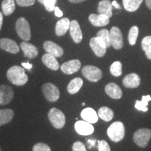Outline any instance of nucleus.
I'll return each instance as SVG.
<instances>
[{"mask_svg": "<svg viewBox=\"0 0 151 151\" xmlns=\"http://www.w3.org/2000/svg\"><path fill=\"white\" fill-rule=\"evenodd\" d=\"M146 6L151 10V0H146Z\"/></svg>", "mask_w": 151, "mask_h": 151, "instance_id": "44", "label": "nucleus"}, {"mask_svg": "<svg viewBox=\"0 0 151 151\" xmlns=\"http://www.w3.org/2000/svg\"><path fill=\"white\" fill-rule=\"evenodd\" d=\"M141 47L148 59L151 60V36H147L143 39Z\"/></svg>", "mask_w": 151, "mask_h": 151, "instance_id": "30", "label": "nucleus"}, {"mask_svg": "<svg viewBox=\"0 0 151 151\" xmlns=\"http://www.w3.org/2000/svg\"><path fill=\"white\" fill-rule=\"evenodd\" d=\"M83 76L91 82H97L102 77L101 69L97 67L92 65H87L82 69Z\"/></svg>", "mask_w": 151, "mask_h": 151, "instance_id": "7", "label": "nucleus"}, {"mask_svg": "<svg viewBox=\"0 0 151 151\" xmlns=\"http://www.w3.org/2000/svg\"><path fill=\"white\" fill-rule=\"evenodd\" d=\"M38 1H39V2H40L41 4H43V1H44V0H38Z\"/></svg>", "mask_w": 151, "mask_h": 151, "instance_id": "46", "label": "nucleus"}, {"mask_svg": "<svg viewBox=\"0 0 151 151\" xmlns=\"http://www.w3.org/2000/svg\"><path fill=\"white\" fill-rule=\"evenodd\" d=\"M105 92L109 97L115 99H120L122 95V90L120 87L114 83H111L106 86Z\"/></svg>", "mask_w": 151, "mask_h": 151, "instance_id": "19", "label": "nucleus"}, {"mask_svg": "<svg viewBox=\"0 0 151 151\" xmlns=\"http://www.w3.org/2000/svg\"><path fill=\"white\" fill-rule=\"evenodd\" d=\"M0 151H1V148H0Z\"/></svg>", "mask_w": 151, "mask_h": 151, "instance_id": "48", "label": "nucleus"}, {"mask_svg": "<svg viewBox=\"0 0 151 151\" xmlns=\"http://www.w3.org/2000/svg\"><path fill=\"white\" fill-rule=\"evenodd\" d=\"M85 105H86V104H85V103H83L82 104V106H85Z\"/></svg>", "mask_w": 151, "mask_h": 151, "instance_id": "47", "label": "nucleus"}, {"mask_svg": "<svg viewBox=\"0 0 151 151\" xmlns=\"http://www.w3.org/2000/svg\"><path fill=\"white\" fill-rule=\"evenodd\" d=\"M143 0H122L124 8L129 12H134L139 8Z\"/></svg>", "mask_w": 151, "mask_h": 151, "instance_id": "26", "label": "nucleus"}, {"mask_svg": "<svg viewBox=\"0 0 151 151\" xmlns=\"http://www.w3.org/2000/svg\"><path fill=\"white\" fill-rule=\"evenodd\" d=\"M70 35L72 38L73 41L76 43L81 42L83 39V34L81 31L80 25L76 20H72L70 22V27H69Z\"/></svg>", "mask_w": 151, "mask_h": 151, "instance_id": "15", "label": "nucleus"}, {"mask_svg": "<svg viewBox=\"0 0 151 151\" xmlns=\"http://www.w3.org/2000/svg\"><path fill=\"white\" fill-rule=\"evenodd\" d=\"M69 1L71 3H80L82 2V1H86V0H69Z\"/></svg>", "mask_w": 151, "mask_h": 151, "instance_id": "45", "label": "nucleus"}, {"mask_svg": "<svg viewBox=\"0 0 151 151\" xmlns=\"http://www.w3.org/2000/svg\"><path fill=\"white\" fill-rule=\"evenodd\" d=\"M90 22L95 27H104L109 23V18L103 14H90L89 16Z\"/></svg>", "mask_w": 151, "mask_h": 151, "instance_id": "17", "label": "nucleus"}, {"mask_svg": "<svg viewBox=\"0 0 151 151\" xmlns=\"http://www.w3.org/2000/svg\"><path fill=\"white\" fill-rule=\"evenodd\" d=\"M98 150L99 151H111L109 143L104 140L98 141Z\"/></svg>", "mask_w": 151, "mask_h": 151, "instance_id": "36", "label": "nucleus"}, {"mask_svg": "<svg viewBox=\"0 0 151 151\" xmlns=\"http://www.w3.org/2000/svg\"><path fill=\"white\" fill-rule=\"evenodd\" d=\"M3 14L5 16H10L12 14L16 9L14 0H3L1 3Z\"/></svg>", "mask_w": 151, "mask_h": 151, "instance_id": "27", "label": "nucleus"}, {"mask_svg": "<svg viewBox=\"0 0 151 151\" xmlns=\"http://www.w3.org/2000/svg\"><path fill=\"white\" fill-rule=\"evenodd\" d=\"M81 67V63L78 60H72L66 62L61 66V70L65 74L70 75L77 72Z\"/></svg>", "mask_w": 151, "mask_h": 151, "instance_id": "13", "label": "nucleus"}, {"mask_svg": "<svg viewBox=\"0 0 151 151\" xmlns=\"http://www.w3.org/2000/svg\"><path fill=\"white\" fill-rule=\"evenodd\" d=\"M122 63L119 61L114 62L110 67V72L114 76L118 77L122 75Z\"/></svg>", "mask_w": 151, "mask_h": 151, "instance_id": "32", "label": "nucleus"}, {"mask_svg": "<svg viewBox=\"0 0 151 151\" xmlns=\"http://www.w3.org/2000/svg\"><path fill=\"white\" fill-rule=\"evenodd\" d=\"M22 66L25 69H28V70H30L32 67V65L29 62H22Z\"/></svg>", "mask_w": 151, "mask_h": 151, "instance_id": "40", "label": "nucleus"}, {"mask_svg": "<svg viewBox=\"0 0 151 151\" xmlns=\"http://www.w3.org/2000/svg\"><path fill=\"white\" fill-rule=\"evenodd\" d=\"M14 116V111L11 109L0 110V126L9 123Z\"/></svg>", "mask_w": 151, "mask_h": 151, "instance_id": "25", "label": "nucleus"}, {"mask_svg": "<svg viewBox=\"0 0 151 151\" xmlns=\"http://www.w3.org/2000/svg\"><path fill=\"white\" fill-rule=\"evenodd\" d=\"M95 141L96 140H92V139H90V140H88V146H89L88 148H91L92 146H94V145H95Z\"/></svg>", "mask_w": 151, "mask_h": 151, "instance_id": "41", "label": "nucleus"}, {"mask_svg": "<svg viewBox=\"0 0 151 151\" xmlns=\"http://www.w3.org/2000/svg\"><path fill=\"white\" fill-rule=\"evenodd\" d=\"M57 3V0H44L43 4L44 5L45 8L49 12L53 11L55 8V4Z\"/></svg>", "mask_w": 151, "mask_h": 151, "instance_id": "34", "label": "nucleus"}, {"mask_svg": "<svg viewBox=\"0 0 151 151\" xmlns=\"http://www.w3.org/2000/svg\"><path fill=\"white\" fill-rule=\"evenodd\" d=\"M112 5L115 7V8H116V9H121V6H120V4H118V2H117L116 1H115V0H114V1H113Z\"/></svg>", "mask_w": 151, "mask_h": 151, "instance_id": "42", "label": "nucleus"}, {"mask_svg": "<svg viewBox=\"0 0 151 151\" xmlns=\"http://www.w3.org/2000/svg\"><path fill=\"white\" fill-rule=\"evenodd\" d=\"M20 48L23 51L24 55L29 59L35 58L39 53V50L37 47L26 41H23L20 43Z\"/></svg>", "mask_w": 151, "mask_h": 151, "instance_id": "16", "label": "nucleus"}, {"mask_svg": "<svg viewBox=\"0 0 151 151\" xmlns=\"http://www.w3.org/2000/svg\"><path fill=\"white\" fill-rule=\"evenodd\" d=\"M16 29L20 39L24 41H29L31 39V31L29 24L24 18H20L17 20Z\"/></svg>", "mask_w": 151, "mask_h": 151, "instance_id": "4", "label": "nucleus"}, {"mask_svg": "<svg viewBox=\"0 0 151 151\" xmlns=\"http://www.w3.org/2000/svg\"><path fill=\"white\" fill-rule=\"evenodd\" d=\"M16 2L20 6H30L35 2V0H16Z\"/></svg>", "mask_w": 151, "mask_h": 151, "instance_id": "38", "label": "nucleus"}, {"mask_svg": "<svg viewBox=\"0 0 151 151\" xmlns=\"http://www.w3.org/2000/svg\"><path fill=\"white\" fill-rule=\"evenodd\" d=\"M70 27V20L67 18H62L58 21L55 26V34L58 37H62L67 33Z\"/></svg>", "mask_w": 151, "mask_h": 151, "instance_id": "22", "label": "nucleus"}, {"mask_svg": "<svg viewBox=\"0 0 151 151\" xmlns=\"http://www.w3.org/2000/svg\"><path fill=\"white\" fill-rule=\"evenodd\" d=\"M122 83L126 88H136L140 86L141 79L138 74L135 73H130L124 77Z\"/></svg>", "mask_w": 151, "mask_h": 151, "instance_id": "18", "label": "nucleus"}, {"mask_svg": "<svg viewBox=\"0 0 151 151\" xmlns=\"http://www.w3.org/2000/svg\"><path fill=\"white\" fill-rule=\"evenodd\" d=\"M2 24H3V16H2V14L0 12V30L1 29Z\"/></svg>", "mask_w": 151, "mask_h": 151, "instance_id": "43", "label": "nucleus"}, {"mask_svg": "<svg viewBox=\"0 0 151 151\" xmlns=\"http://www.w3.org/2000/svg\"><path fill=\"white\" fill-rule=\"evenodd\" d=\"M73 151H87L85 145L81 141H76L72 146Z\"/></svg>", "mask_w": 151, "mask_h": 151, "instance_id": "37", "label": "nucleus"}, {"mask_svg": "<svg viewBox=\"0 0 151 151\" xmlns=\"http://www.w3.org/2000/svg\"><path fill=\"white\" fill-rule=\"evenodd\" d=\"M83 81L81 78H75L71 80L67 86V91L70 94L77 93L82 88Z\"/></svg>", "mask_w": 151, "mask_h": 151, "instance_id": "24", "label": "nucleus"}, {"mask_svg": "<svg viewBox=\"0 0 151 151\" xmlns=\"http://www.w3.org/2000/svg\"><path fill=\"white\" fill-rule=\"evenodd\" d=\"M90 46L92 50H93L94 54L97 57L101 58L104 55L106 52V46L104 41L101 38L95 37L92 38L90 41Z\"/></svg>", "mask_w": 151, "mask_h": 151, "instance_id": "8", "label": "nucleus"}, {"mask_svg": "<svg viewBox=\"0 0 151 151\" xmlns=\"http://www.w3.org/2000/svg\"><path fill=\"white\" fill-rule=\"evenodd\" d=\"M74 127L77 133L82 136L92 134L94 130L92 124L85 121V120H78V121H77L75 123Z\"/></svg>", "mask_w": 151, "mask_h": 151, "instance_id": "11", "label": "nucleus"}, {"mask_svg": "<svg viewBox=\"0 0 151 151\" xmlns=\"http://www.w3.org/2000/svg\"><path fill=\"white\" fill-rule=\"evenodd\" d=\"M32 151H51V149L46 143H38L34 146Z\"/></svg>", "mask_w": 151, "mask_h": 151, "instance_id": "35", "label": "nucleus"}, {"mask_svg": "<svg viewBox=\"0 0 151 151\" xmlns=\"http://www.w3.org/2000/svg\"><path fill=\"white\" fill-rule=\"evenodd\" d=\"M42 62L47 67L53 71H57L60 69V65L56 58L52 55L46 53L42 57Z\"/></svg>", "mask_w": 151, "mask_h": 151, "instance_id": "23", "label": "nucleus"}, {"mask_svg": "<svg viewBox=\"0 0 151 151\" xmlns=\"http://www.w3.org/2000/svg\"><path fill=\"white\" fill-rule=\"evenodd\" d=\"M139 35V28L137 26H133L129 32V35H128V40L131 46L134 45L137 42V39Z\"/></svg>", "mask_w": 151, "mask_h": 151, "instance_id": "33", "label": "nucleus"}, {"mask_svg": "<svg viewBox=\"0 0 151 151\" xmlns=\"http://www.w3.org/2000/svg\"><path fill=\"white\" fill-rule=\"evenodd\" d=\"M54 11L55 15L57 17H62L63 16V13H62V11L59 9V7L55 6V8L54 9Z\"/></svg>", "mask_w": 151, "mask_h": 151, "instance_id": "39", "label": "nucleus"}, {"mask_svg": "<svg viewBox=\"0 0 151 151\" xmlns=\"http://www.w3.org/2000/svg\"><path fill=\"white\" fill-rule=\"evenodd\" d=\"M43 48L47 53L52 55L55 58H60L64 54V50L62 47L50 41H47L43 43Z\"/></svg>", "mask_w": 151, "mask_h": 151, "instance_id": "14", "label": "nucleus"}, {"mask_svg": "<svg viewBox=\"0 0 151 151\" xmlns=\"http://www.w3.org/2000/svg\"><path fill=\"white\" fill-rule=\"evenodd\" d=\"M6 76L11 83L18 86H24L28 81V76L24 69L19 66L11 67L7 71Z\"/></svg>", "mask_w": 151, "mask_h": 151, "instance_id": "1", "label": "nucleus"}, {"mask_svg": "<svg viewBox=\"0 0 151 151\" xmlns=\"http://www.w3.org/2000/svg\"><path fill=\"white\" fill-rule=\"evenodd\" d=\"M0 48L12 54L18 53L20 51V48L16 41L8 38L0 39Z\"/></svg>", "mask_w": 151, "mask_h": 151, "instance_id": "12", "label": "nucleus"}, {"mask_svg": "<svg viewBox=\"0 0 151 151\" xmlns=\"http://www.w3.org/2000/svg\"><path fill=\"white\" fill-rule=\"evenodd\" d=\"M97 37L101 38L102 40L104 41L106 48H109L111 46V41L110 37V32L106 29H101L97 32Z\"/></svg>", "mask_w": 151, "mask_h": 151, "instance_id": "31", "label": "nucleus"}, {"mask_svg": "<svg viewBox=\"0 0 151 151\" xmlns=\"http://www.w3.org/2000/svg\"><path fill=\"white\" fill-rule=\"evenodd\" d=\"M48 118L52 126L56 129H62L66 123L65 114L57 108H52L49 111Z\"/></svg>", "mask_w": 151, "mask_h": 151, "instance_id": "3", "label": "nucleus"}, {"mask_svg": "<svg viewBox=\"0 0 151 151\" xmlns=\"http://www.w3.org/2000/svg\"><path fill=\"white\" fill-rule=\"evenodd\" d=\"M81 116L83 120L91 124L96 123L98 121V117H99L96 111L90 107L84 109L81 112Z\"/></svg>", "mask_w": 151, "mask_h": 151, "instance_id": "20", "label": "nucleus"}, {"mask_svg": "<svg viewBox=\"0 0 151 151\" xmlns=\"http://www.w3.org/2000/svg\"><path fill=\"white\" fill-rule=\"evenodd\" d=\"M42 92L46 99L50 102H55L60 98V90L51 83L43 85Z\"/></svg>", "mask_w": 151, "mask_h": 151, "instance_id": "6", "label": "nucleus"}, {"mask_svg": "<svg viewBox=\"0 0 151 151\" xmlns=\"http://www.w3.org/2000/svg\"><path fill=\"white\" fill-rule=\"evenodd\" d=\"M99 14H103L109 18L113 16V5L109 0H102L99 3L97 7Z\"/></svg>", "mask_w": 151, "mask_h": 151, "instance_id": "21", "label": "nucleus"}, {"mask_svg": "<svg viewBox=\"0 0 151 151\" xmlns=\"http://www.w3.org/2000/svg\"><path fill=\"white\" fill-rule=\"evenodd\" d=\"M134 141L141 148H145L148 146L151 139V130L147 128L139 129L134 134Z\"/></svg>", "mask_w": 151, "mask_h": 151, "instance_id": "5", "label": "nucleus"}, {"mask_svg": "<svg viewBox=\"0 0 151 151\" xmlns=\"http://www.w3.org/2000/svg\"><path fill=\"white\" fill-rule=\"evenodd\" d=\"M14 93L11 87L8 85L0 86V105H6L14 99Z\"/></svg>", "mask_w": 151, "mask_h": 151, "instance_id": "10", "label": "nucleus"}, {"mask_svg": "<svg viewBox=\"0 0 151 151\" xmlns=\"http://www.w3.org/2000/svg\"><path fill=\"white\" fill-rule=\"evenodd\" d=\"M124 126L122 122H114L107 129V134L109 139L113 142H119L124 137Z\"/></svg>", "mask_w": 151, "mask_h": 151, "instance_id": "2", "label": "nucleus"}, {"mask_svg": "<svg viewBox=\"0 0 151 151\" xmlns=\"http://www.w3.org/2000/svg\"><path fill=\"white\" fill-rule=\"evenodd\" d=\"M111 46L116 50L121 49L123 46V37L120 29L117 27H113L110 30Z\"/></svg>", "mask_w": 151, "mask_h": 151, "instance_id": "9", "label": "nucleus"}, {"mask_svg": "<svg viewBox=\"0 0 151 151\" xmlns=\"http://www.w3.org/2000/svg\"><path fill=\"white\" fill-rule=\"evenodd\" d=\"M151 100L150 95L143 96L141 101L137 100L135 104V108L139 111H143V112H146L148 111V108H147V106L148 104V102Z\"/></svg>", "mask_w": 151, "mask_h": 151, "instance_id": "29", "label": "nucleus"}, {"mask_svg": "<svg viewBox=\"0 0 151 151\" xmlns=\"http://www.w3.org/2000/svg\"><path fill=\"white\" fill-rule=\"evenodd\" d=\"M97 114L100 118L106 122H109L112 120L113 116H114L113 111L106 106L101 107V109H99Z\"/></svg>", "mask_w": 151, "mask_h": 151, "instance_id": "28", "label": "nucleus"}]
</instances>
